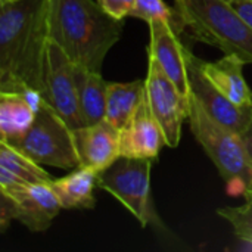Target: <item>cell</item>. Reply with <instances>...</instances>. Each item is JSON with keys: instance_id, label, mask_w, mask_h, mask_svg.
<instances>
[{"instance_id": "11", "label": "cell", "mask_w": 252, "mask_h": 252, "mask_svg": "<svg viewBox=\"0 0 252 252\" xmlns=\"http://www.w3.org/2000/svg\"><path fill=\"white\" fill-rule=\"evenodd\" d=\"M188 47L179 38V32L164 19L149 22V46L148 56L154 58L164 72L171 78L179 92L186 97L190 96V84L188 74Z\"/></svg>"}, {"instance_id": "25", "label": "cell", "mask_w": 252, "mask_h": 252, "mask_svg": "<svg viewBox=\"0 0 252 252\" xmlns=\"http://www.w3.org/2000/svg\"><path fill=\"white\" fill-rule=\"evenodd\" d=\"M244 140H245V145H247L248 151L251 152V155H252V130L248 133V134H245V136H244Z\"/></svg>"}, {"instance_id": "15", "label": "cell", "mask_w": 252, "mask_h": 252, "mask_svg": "<svg viewBox=\"0 0 252 252\" xmlns=\"http://www.w3.org/2000/svg\"><path fill=\"white\" fill-rule=\"evenodd\" d=\"M55 179L32 158L0 140V188L28 183H52Z\"/></svg>"}, {"instance_id": "24", "label": "cell", "mask_w": 252, "mask_h": 252, "mask_svg": "<svg viewBox=\"0 0 252 252\" xmlns=\"http://www.w3.org/2000/svg\"><path fill=\"white\" fill-rule=\"evenodd\" d=\"M239 18L252 28V0H224Z\"/></svg>"}, {"instance_id": "9", "label": "cell", "mask_w": 252, "mask_h": 252, "mask_svg": "<svg viewBox=\"0 0 252 252\" xmlns=\"http://www.w3.org/2000/svg\"><path fill=\"white\" fill-rule=\"evenodd\" d=\"M186 58L190 93L214 120L242 137L248 134L252 130V106L244 108L227 99L204 74L202 59L195 56L189 49Z\"/></svg>"}, {"instance_id": "16", "label": "cell", "mask_w": 252, "mask_h": 252, "mask_svg": "<svg viewBox=\"0 0 252 252\" xmlns=\"http://www.w3.org/2000/svg\"><path fill=\"white\" fill-rule=\"evenodd\" d=\"M99 174L90 168L78 167L65 177L55 179L52 188L62 210H92L96 205L94 188Z\"/></svg>"}, {"instance_id": "21", "label": "cell", "mask_w": 252, "mask_h": 252, "mask_svg": "<svg viewBox=\"0 0 252 252\" xmlns=\"http://www.w3.org/2000/svg\"><path fill=\"white\" fill-rule=\"evenodd\" d=\"M130 16L146 21L148 24L154 19H164L170 22L179 34L186 28L176 7H170L164 0H136Z\"/></svg>"}, {"instance_id": "6", "label": "cell", "mask_w": 252, "mask_h": 252, "mask_svg": "<svg viewBox=\"0 0 252 252\" xmlns=\"http://www.w3.org/2000/svg\"><path fill=\"white\" fill-rule=\"evenodd\" d=\"M7 143L41 165L61 170L80 167L74 128L47 102L41 105L31 128L22 137Z\"/></svg>"}, {"instance_id": "14", "label": "cell", "mask_w": 252, "mask_h": 252, "mask_svg": "<svg viewBox=\"0 0 252 252\" xmlns=\"http://www.w3.org/2000/svg\"><path fill=\"white\" fill-rule=\"evenodd\" d=\"M245 61L236 55H224L216 62L202 61V71L207 78L233 103L239 106H252V90L245 77Z\"/></svg>"}, {"instance_id": "5", "label": "cell", "mask_w": 252, "mask_h": 252, "mask_svg": "<svg viewBox=\"0 0 252 252\" xmlns=\"http://www.w3.org/2000/svg\"><path fill=\"white\" fill-rule=\"evenodd\" d=\"M154 159L120 157L109 168L97 177V188L112 195L130 211L142 227L165 232L167 227L159 219L151 193V170Z\"/></svg>"}, {"instance_id": "26", "label": "cell", "mask_w": 252, "mask_h": 252, "mask_svg": "<svg viewBox=\"0 0 252 252\" xmlns=\"http://www.w3.org/2000/svg\"><path fill=\"white\" fill-rule=\"evenodd\" d=\"M13 1H18V0H0V6L1 4H7V3H13Z\"/></svg>"}, {"instance_id": "18", "label": "cell", "mask_w": 252, "mask_h": 252, "mask_svg": "<svg viewBox=\"0 0 252 252\" xmlns=\"http://www.w3.org/2000/svg\"><path fill=\"white\" fill-rule=\"evenodd\" d=\"M37 112L22 93L0 92V140L13 142L34 124Z\"/></svg>"}, {"instance_id": "8", "label": "cell", "mask_w": 252, "mask_h": 252, "mask_svg": "<svg viewBox=\"0 0 252 252\" xmlns=\"http://www.w3.org/2000/svg\"><path fill=\"white\" fill-rule=\"evenodd\" d=\"M43 97L71 128L75 130L84 126L78 106L74 63L65 52L50 40L46 49Z\"/></svg>"}, {"instance_id": "10", "label": "cell", "mask_w": 252, "mask_h": 252, "mask_svg": "<svg viewBox=\"0 0 252 252\" xmlns=\"http://www.w3.org/2000/svg\"><path fill=\"white\" fill-rule=\"evenodd\" d=\"M0 192L12 198L16 208V220L30 232H44L62 210L52 183H28L0 188Z\"/></svg>"}, {"instance_id": "13", "label": "cell", "mask_w": 252, "mask_h": 252, "mask_svg": "<svg viewBox=\"0 0 252 252\" xmlns=\"http://www.w3.org/2000/svg\"><path fill=\"white\" fill-rule=\"evenodd\" d=\"M74 134L80 167L100 174L121 157L120 128L106 120L75 128Z\"/></svg>"}, {"instance_id": "7", "label": "cell", "mask_w": 252, "mask_h": 252, "mask_svg": "<svg viewBox=\"0 0 252 252\" xmlns=\"http://www.w3.org/2000/svg\"><path fill=\"white\" fill-rule=\"evenodd\" d=\"M145 89L149 106L164 133L165 146L177 148L182 139L183 123L189 118L190 96L182 94L159 63L151 56H148Z\"/></svg>"}, {"instance_id": "4", "label": "cell", "mask_w": 252, "mask_h": 252, "mask_svg": "<svg viewBox=\"0 0 252 252\" xmlns=\"http://www.w3.org/2000/svg\"><path fill=\"white\" fill-rule=\"evenodd\" d=\"M174 7L199 41L252 63V28L224 0H174Z\"/></svg>"}, {"instance_id": "12", "label": "cell", "mask_w": 252, "mask_h": 252, "mask_svg": "<svg viewBox=\"0 0 252 252\" xmlns=\"http://www.w3.org/2000/svg\"><path fill=\"white\" fill-rule=\"evenodd\" d=\"M121 134V157L157 159L161 149L165 146L164 133L149 106L146 89L145 93L127 121L120 130Z\"/></svg>"}, {"instance_id": "20", "label": "cell", "mask_w": 252, "mask_h": 252, "mask_svg": "<svg viewBox=\"0 0 252 252\" xmlns=\"http://www.w3.org/2000/svg\"><path fill=\"white\" fill-rule=\"evenodd\" d=\"M245 202L238 207H223L217 214L230 224L238 239L252 245V193L244 196Z\"/></svg>"}, {"instance_id": "17", "label": "cell", "mask_w": 252, "mask_h": 252, "mask_svg": "<svg viewBox=\"0 0 252 252\" xmlns=\"http://www.w3.org/2000/svg\"><path fill=\"white\" fill-rule=\"evenodd\" d=\"M77 84L78 106L84 126L96 124L105 120L106 115V92L108 81L100 72L89 71L74 65Z\"/></svg>"}, {"instance_id": "1", "label": "cell", "mask_w": 252, "mask_h": 252, "mask_svg": "<svg viewBox=\"0 0 252 252\" xmlns=\"http://www.w3.org/2000/svg\"><path fill=\"white\" fill-rule=\"evenodd\" d=\"M46 4L47 0H18L0 6V92L44 93Z\"/></svg>"}, {"instance_id": "23", "label": "cell", "mask_w": 252, "mask_h": 252, "mask_svg": "<svg viewBox=\"0 0 252 252\" xmlns=\"http://www.w3.org/2000/svg\"><path fill=\"white\" fill-rule=\"evenodd\" d=\"M16 220V208L10 196L0 192V232H6L9 223Z\"/></svg>"}, {"instance_id": "19", "label": "cell", "mask_w": 252, "mask_h": 252, "mask_svg": "<svg viewBox=\"0 0 252 252\" xmlns=\"http://www.w3.org/2000/svg\"><path fill=\"white\" fill-rule=\"evenodd\" d=\"M143 93L145 80H134L128 83L108 81L105 120L121 130L136 111Z\"/></svg>"}, {"instance_id": "22", "label": "cell", "mask_w": 252, "mask_h": 252, "mask_svg": "<svg viewBox=\"0 0 252 252\" xmlns=\"http://www.w3.org/2000/svg\"><path fill=\"white\" fill-rule=\"evenodd\" d=\"M100 7L118 21H124V18L130 16L136 0H97Z\"/></svg>"}, {"instance_id": "2", "label": "cell", "mask_w": 252, "mask_h": 252, "mask_svg": "<svg viewBox=\"0 0 252 252\" xmlns=\"http://www.w3.org/2000/svg\"><path fill=\"white\" fill-rule=\"evenodd\" d=\"M49 40L75 66L100 72L108 52L120 41L124 21L108 15L97 0H47Z\"/></svg>"}, {"instance_id": "3", "label": "cell", "mask_w": 252, "mask_h": 252, "mask_svg": "<svg viewBox=\"0 0 252 252\" xmlns=\"http://www.w3.org/2000/svg\"><path fill=\"white\" fill-rule=\"evenodd\" d=\"M190 130L226 182L230 195L252 193V155L242 136L214 120L190 93Z\"/></svg>"}]
</instances>
